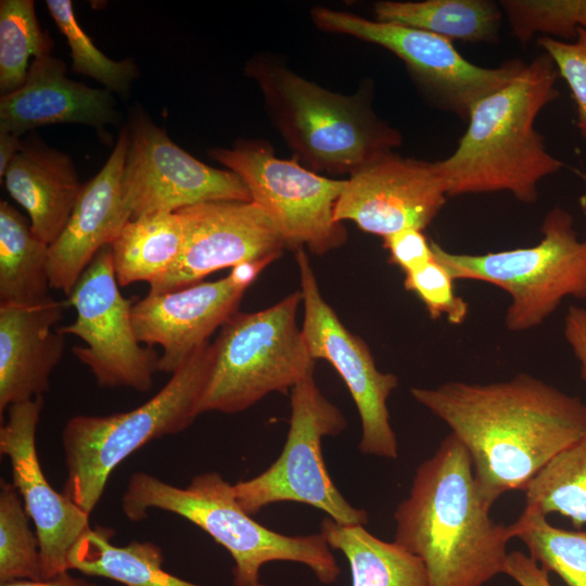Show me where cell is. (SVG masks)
<instances>
[{"label": "cell", "instance_id": "1", "mask_svg": "<svg viewBox=\"0 0 586 586\" xmlns=\"http://www.w3.org/2000/svg\"><path fill=\"white\" fill-rule=\"evenodd\" d=\"M467 448L482 502L491 509L527 483L586 431V404L528 374L489 384L451 381L412 387Z\"/></svg>", "mask_w": 586, "mask_h": 586}, {"label": "cell", "instance_id": "2", "mask_svg": "<svg viewBox=\"0 0 586 586\" xmlns=\"http://www.w3.org/2000/svg\"><path fill=\"white\" fill-rule=\"evenodd\" d=\"M481 500L470 455L453 433L416 469L394 511L396 544L424 563L430 586H484L504 574L510 525Z\"/></svg>", "mask_w": 586, "mask_h": 586}, {"label": "cell", "instance_id": "3", "mask_svg": "<svg viewBox=\"0 0 586 586\" xmlns=\"http://www.w3.org/2000/svg\"><path fill=\"white\" fill-rule=\"evenodd\" d=\"M558 75L543 53L472 106L457 149L435 162L447 196L508 191L524 203L537 200L538 182L563 166L534 128L539 112L559 95Z\"/></svg>", "mask_w": 586, "mask_h": 586}, {"label": "cell", "instance_id": "4", "mask_svg": "<svg viewBox=\"0 0 586 586\" xmlns=\"http://www.w3.org/2000/svg\"><path fill=\"white\" fill-rule=\"evenodd\" d=\"M245 72L295 160L309 170L349 177L402 143L398 130L374 114L361 92H332L268 55L252 58Z\"/></svg>", "mask_w": 586, "mask_h": 586}, {"label": "cell", "instance_id": "5", "mask_svg": "<svg viewBox=\"0 0 586 586\" xmlns=\"http://www.w3.org/2000/svg\"><path fill=\"white\" fill-rule=\"evenodd\" d=\"M122 509L133 522L144 520L150 509H161L206 532L232 557L233 586L260 584V569L272 561L304 564L324 585L335 583L341 574L321 533L289 536L259 524L240 507L233 484L218 472L198 474L186 487L136 472L123 495Z\"/></svg>", "mask_w": 586, "mask_h": 586}, {"label": "cell", "instance_id": "6", "mask_svg": "<svg viewBox=\"0 0 586 586\" xmlns=\"http://www.w3.org/2000/svg\"><path fill=\"white\" fill-rule=\"evenodd\" d=\"M212 360L213 346L206 342L141 406L106 416L72 417L62 431L67 468L64 494L91 514L123 460L155 438L189 428L199 416Z\"/></svg>", "mask_w": 586, "mask_h": 586}, {"label": "cell", "instance_id": "7", "mask_svg": "<svg viewBox=\"0 0 586 586\" xmlns=\"http://www.w3.org/2000/svg\"><path fill=\"white\" fill-rule=\"evenodd\" d=\"M301 291L255 313H234L212 344L213 360L198 412H241L273 392L288 393L315 360L296 314Z\"/></svg>", "mask_w": 586, "mask_h": 586}, {"label": "cell", "instance_id": "8", "mask_svg": "<svg viewBox=\"0 0 586 586\" xmlns=\"http://www.w3.org/2000/svg\"><path fill=\"white\" fill-rule=\"evenodd\" d=\"M542 241L531 247L457 254L431 241L434 258L453 279L484 281L511 298L505 322L511 331L538 327L566 296L586 297V241H579L572 215L555 207L545 217Z\"/></svg>", "mask_w": 586, "mask_h": 586}, {"label": "cell", "instance_id": "9", "mask_svg": "<svg viewBox=\"0 0 586 586\" xmlns=\"http://www.w3.org/2000/svg\"><path fill=\"white\" fill-rule=\"evenodd\" d=\"M291 416L279 457L258 475L233 484L240 507L250 515L278 502L313 506L341 524H367L368 513L353 507L330 477L322 456L326 436L347 425L341 410L318 388L314 372L291 390Z\"/></svg>", "mask_w": 586, "mask_h": 586}, {"label": "cell", "instance_id": "10", "mask_svg": "<svg viewBox=\"0 0 586 586\" xmlns=\"http://www.w3.org/2000/svg\"><path fill=\"white\" fill-rule=\"evenodd\" d=\"M208 154L243 180L286 249L307 247L323 255L345 243L346 229L335 220L334 208L346 179L327 178L296 160L279 158L259 140H241Z\"/></svg>", "mask_w": 586, "mask_h": 586}, {"label": "cell", "instance_id": "11", "mask_svg": "<svg viewBox=\"0 0 586 586\" xmlns=\"http://www.w3.org/2000/svg\"><path fill=\"white\" fill-rule=\"evenodd\" d=\"M310 17L321 30L352 36L394 53L435 106L462 119H468L477 101L507 85L525 65L514 59L498 67H482L466 60L444 37L349 12L316 7Z\"/></svg>", "mask_w": 586, "mask_h": 586}, {"label": "cell", "instance_id": "12", "mask_svg": "<svg viewBox=\"0 0 586 586\" xmlns=\"http://www.w3.org/2000/svg\"><path fill=\"white\" fill-rule=\"evenodd\" d=\"M118 286L113 254L106 245L67 296L76 309L75 321L58 331L84 341L86 346L73 347V354L90 369L99 386L148 392L158 358L151 347L140 345L131 319L135 302L125 298Z\"/></svg>", "mask_w": 586, "mask_h": 586}, {"label": "cell", "instance_id": "13", "mask_svg": "<svg viewBox=\"0 0 586 586\" xmlns=\"http://www.w3.org/2000/svg\"><path fill=\"white\" fill-rule=\"evenodd\" d=\"M123 194L131 219L212 201L251 202L243 180L178 146L142 110L130 116Z\"/></svg>", "mask_w": 586, "mask_h": 586}, {"label": "cell", "instance_id": "14", "mask_svg": "<svg viewBox=\"0 0 586 586\" xmlns=\"http://www.w3.org/2000/svg\"><path fill=\"white\" fill-rule=\"evenodd\" d=\"M296 262L304 305L301 328L309 355L314 360L329 361L345 382L360 418L359 450L396 459L398 443L387 399L398 385L397 377L378 370L365 341L352 333L326 302L304 249L296 251Z\"/></svg>", "mask_w": 586, "mask_h": 586}, {"label": "cell", "instance_id": "15", "mask_svg": "<svg viewBox=\"0 0 586 586\" xmlns=\"http://www.w3.org/2000/svg\"><path fill=\"white\" fill-rule=\"evenodd\" d=\"M184 240L176 264L150 283V294L180 290L212 272L250 260L276 259L285 247L264 209L242 201H212L176 212Z\"/></svg>", "mask_w": 586, "mask_h": 586}, {"label": "cell", "instance_id": "16", "mask_svg": "<svg viewBox=\"0 0 586 586\" xmlns=\"http://www.w3.org/2000/svg\"><path fill=\"white\" fill-rule=\"evenodd\" d=\"M435 162L403 157L393 151L346 179L334 218L351 220L383 239L405 229L423 230L446 202Z\"/></svg>", "mask_w": 586, "mask_h": 586}, {"label": "cell", "instance_id": "17", "mask_svg": "<svg viewBox=\"0 0 586 586\" xmlns=\"http://www.w3.org/2000/svg\"><path fill=\"white\" fill-rule=\"evenodd\" d=\"M43 398L11 405L0 428V454L11 463L13 484L33 520L39 542L41 577L69 571L68 557L91 528L89 513L52 488L40 466L36 431Z\"/></svg>", "mask_w": 586, "mask_h": 586}, {"label": "cell", "instance_id": "18", "mask_svg": "<svg viewBox=\"0 0 586 586\" xmlns=\"http://www.w3.org/2000/svg\"><path fill=\"white\" fill-rule=\"evenodd\" d=\"M246 291L229 273L217 281L148 294L131 307L140 343L160 345L157 371L175 373L209 336L237 313Z\"/></svg>", "mask_w": 586, "mask_h": 586}, {"label": "cell", "instance_id": "19", "mask_svg": "<svg viewBox=\"0 0 586 586\" xmlns=\"http://www.w3.org/2000/svg\"><path fill=\"white\" fill-rule=\"evenodd\" d=\"M129 129L123 128L101 170L81 188L69 219L49 245V279L67 296L99 251L131 219L123 194Z\"/></svg>", "mask_w": 586, "mask_h": 586}, {"label": "cell", "instance_id": "20", "mask_svg": "<svg viewBox=\"0 0 586 586\" xmlns=\"http://www.w3.org/2000/svg\"><path fill=\"white\" fill-rule=\"evenodd\" d=\"M65 303L51 296L29 305L0 303V416L11 405L42 397L60 362L65 335L53 329Z\"/></svg>", "mask_w": 586, "mask_h": 586}, {"label": "cell", "instance_id": "21", "mask_svg": "<svg viewBox=\"0 0 586 586\" xmlns=\"http://www.w3.org/2000/svg\"><path fill=\"white\" fill-rule=\"evenodd\" d=\"M116 118L111 91L69 79L63 61L50 54L34 59L23 86L0 99V131L18 137L53 124H82L102 132Z\"/></svg>", "mask_w": 586, "mask_h": 586}, {"label": "cell", "instance_id": "22", "mask_svg": "<svg viewBox=\"0 0 586 586\" xmlns=\"http://www.w3.org/2000/svg\"><path fill=\"white\" fill-rule=\"evenodd\" d=\"M3 178L11 198L28 213L34 233L52 244L65 228L82 188L72 158L28 139Z\"/></svg>", "mask_w": 586, "mask_h": 586}, {"label": "cell", "instance_id": "23", "mask_svg": "<svg viewBox=\"0 0 586 586\" xmlns=\"http://www.w3.org/2000/svg\"><path fill=\"white\" fill-rule=\"evenodd\" d=\"M320 533L347 559L352 586H430L423 561L395 542H385L362 524H341L330 517Z\"/></svg>", "mask_w": 586, "mask_h": 586}, {"label": "cell", "instance_id": "24", "mask_svg": "<svg viewBox=\"0 0 586 586\" xmlns=\"http://www.w3.org/2000/svg\"><path fill=\"white\" fill-rule=\"evenodd\" d=\"M111 537L110 528L88 530L69 553V571L109 578L125 586H202L164 570L162 549L154 543L132 540L116 546Z\"/></svg>", "mask_w": 586, "mask_h": 586}, {"label": "cell", "instance_id": "25", "mask_svg": "<svg viewBox=\"0 0 586 586\" xmlns=\"http://www.w3.org/2000/svg\"><path fill=\"white\" fill-rule=\"evenodd\" d=\"M184 240L175 213H152L128 220L109 245L120 286L163 277L178 260Z\"/></svg>", "mask_w": 586, "mask_h": 586}, {"label": "cell", "instance_id": "26", "mask_svg": "<svg viewBox=\"0 0 586 586\" xmlns=\"http://www.w3.org/2000/svg\"><path fill=\"white\" fill-rule=\"evenodd\" d=\"M373 12L377 21L464 42L496 41L502 17L500 5L489 0H386L377 2Z\"/></svg>", "mask_w": 586, "mask_h": 586}, {"label": "cell", "instance_id": "27", "mask_svg": "<svg viewBox=\"0 0 586 586\" xmlns=\"http://www.w3.org/2000/svg\"><path fill=\"white\" fill-rule=\"evenodd\" d=\"M49 244L14 206L0 202V303L29 305L50 297Z\"/></svg>", "mask_w": 586, "mask_h": 586}, {"label": "cell", "instance_id": "28", "mask_svg": "<svg viewBox=\"0 0 586 586\" xmlns=\"http://www.w3.org/2000/svg\"><path fill=\"white\" fill-rule=\"evenodd\" d=\"M525 506L586 524V431L558 453L525 486Z\"/></svg>", "mask_w": 586, "mask_h": 586}, {"label": "cell", "instance_id": "29", "mask_svg": "<svg viewBox=\"0 0 586 586\" xmlns=\"http://www.w3.org/2000/svg\"><path fill=\"white\" fill-rule=\"evenodd\" d=\"M546 517L525 506L510 524L512 537L526 546L528 556L546 572L558 574L568 586H586V531L553 526Z\"/></svg>", "mask_w": 586, "mask_h": 586}, {"label": "cell", "instance_id": "30", "mask_svg": "<svg viewBox=\"0 0 586 586\" xmlns=\"http://www.w3.org/2000/svg\"><path fill=\"white\" fill-rule=\"evenodd\" d=\"M53 42L43 31L33 0L0 1V92L5 95L23 86L30 56L49 55Z\"/></svg>", "mask_w": 586, "mask_h": 586}, {"label": "cell", "instance_id": "31", "mask_svg": "<svg viewBox=\"0 0 586 586\" xmlns=\"http://www.w3.org/2000/svg\"><path fill=\"white\" fill-rule=\"evenodd\" d=\"M42 579L37 534L17 488L0 480V583Z\"/></svg>", "mask_w": 586, "mask_h": 586}, {"label": "cell", "instance_id": "32", "mask_svg": "<svg viewBox=\"0 0 586 586\" xmlns=\"http://www.w3.org/2000/svg\"><path fill=\"white\" fill-rule=\"evenodd\" d=\"M47 9L71 49L74 72L93 78L111 92L126 94L138 75L131 59L114 61L79 26L72 1L47 0Z\"/></svg>", "mask_w": 586, "mask_h": 586}, {"label": "cell", "instance_id": "33", "mask_svg": "<svg viewBox=\"0 0 586 586\" xmlns=\"http://www.w3.org/2000/svg\"><path fill=\"white\" fill-rule=\"evenodd\" d=\"M499 5L522 43L538 33L575 40L578 29L586 28V0H502Z\"/></svg>", "mask_w": 586, "mask_h": 586}, {"label": "cell", "instance_id": "34", "mask_svg": "<svg viewBox=\"0 0 586 586\" xmlns=\"http://www.w3.org/2000/svg\"><path fill=\"white\" fill-rule=\"evenodd\" d=\"M453 277L434 258L405 273L404 285L424 304L430 317L437 319L445 315L450 323H461L468 315L469 305L455 294Z\"/></svg>", "mask_w": 586, "mask_h": 586}, {"label": "cell", "instance_id": "35", "mask_svg": "<svg viewBox=\"0 0 586 586\" xmlns=\"http://www.w3.org/2000/svg\"><path fill=\"white\" fill-rule=\"evenodd\" d=\"M536 43L566 81L576 104L577 128L586 141V28H579L571 42L542 36Z\"/></svg>", "mask_w": 586, "mask_h": 586}, {"label": "cell", "instance_id": "36", "mask_svg": "<svg viewBox=\"0 0 586 586\" xmlns=\"http://www.w3.org/2000/svg\"><path fill=\"white\" fill-rule=\"evenodd\" d=\"M383 240V245L390 253V262L398 266L404 273L434 259L431 241L422 230L405 229Z\"/></svg>", "mask_w": 586, "mask_h": 586}, {"label": "cell", "instance_id": "37", "mask_svg": "<svg viewBox=\"0 0 586 586\" xmlns=\"http://www.w3.org/2000/svg\"><path fill=\"white\" fill-rule=\"evenodd\" d=\"M504 574L519 586H552L549 573L543 570L530 556L521 551L508 552Z\"/></svg>", "mask_w": 586, "mask_h": 586}, {"label": "cell", "instance_id": "38", "mask_svg": "<svg viewBox=\"0 0 586 586\" xmlns=\"http://www.w3.org/2000/svg\"><path fill=\"white\" fill-rule=\"evenodd\" d=\"M564 337L579 364L581 378L586 381V308L570 306L564 318Z\"/></svg>", "mask_w": 586, "mask_h": 586}, {"label": "cell", "instance_id": "39", "mask_svg": "<svg viewBox=\"0 0 586 586\" xmlns=\"http://www.w3.org/2000/svg\"><path fill=\"white\" fill-rule=\"evenodd\" d=\"M0 586H99L94 582L82 577L74 576L69 571H65L47 579H17L0 583Z\"/></svg>", "mask_w": 586, "mask_h": 586}, {"label": "cell", "instance_id": "40", "mask_svg": "<svg viewBox=\"0 0 586 586\" xmlns=\"http://www.w3.org/2000/svg\"><path fill=\"white\" fill-rule=\"evenodd\" d=\"M23 146L21 137L0 131V178L3 179L5 171Z\"/></svg>", "mask_w": 586, "mask_h": 586}]
</instances>
